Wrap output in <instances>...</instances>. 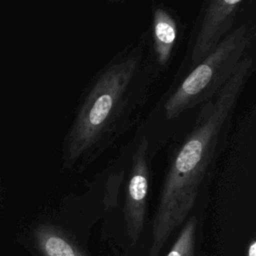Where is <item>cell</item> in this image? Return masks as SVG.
Wrapping results in <instances>:
<instances>
[{
  "mask_svg": "<svg viewBox=\"0 0 256 256\" xmlns=\"http://www.w3.org/2000/svg\"><path fill=\"white\" fill-rule=\"evenodd\" d=\"M252 67V58L241 60L226 85L203 106L196 125L173 157L159 196L150 256L157 255L173 229L194 206L221 132L234 111Z\"/></svg>",
  "mask_w": 256,
  "mask_h": 256,
  "instance_id": "obj_1",
  "label": "cell"
},
{
  "mask_svg": "<svg viewBox=\"0 0 256 256\" xmlns=\"http://www.w3.org/2000/svg\"><path fill=\"white\" fill-rule=\"evenodd\" d=\"M140 51L117 56L92 82L63 143L66 168L93 161L128 125L132 109L144 96Z\"/></svg>",
  "mask_w": 256,
  "mask_h": 256,
  "instance_id": "obj_2",
  "label": "cell"
},
{
  "mask_svg": "<svg viewBox=\"0 0 256 256\" xmlns=\"http://www.w3.org/2000/svg\"><path fill=\"white\" fill-rule=\"evenodd\" d=\"M250 44L245 26H239L184 78L169 96L164 111L171 120L184 111L213 99L232 77Z\"/></svg>",
  "mask_w": 256,
  "mask_h": 256,
  "instance_id": "obj_3",
  "label": "cell"
},
{
  "mask_svg": "<svg viewBox=\"0 0 256 256\" xmlns=\"http://www.w3.org/2000/svg\"><path fill=\"white\" fill-rule=\"evenodd\" d=\"M149 183L150 166L148 159V141L146 138H143L132 157L124 206L128 232L133 241L138 239L144 226Z\"/></svg>",
  "mask_w": 256,
  "mask_h": 256,
  "instance_id": "obj_4",
  "label": "cell"
},
{
  "mask_svg": "<svg viewBox=\"0 0 256 256\" xmlns=\"http://www.w3.org/2000/svg\"><path fill=\"white\" fill-rule=\"evenodd\" d=\"M242 3V0H212L208 3L191 54L193 64L197 65L221 42Z\"/></svg>",
  "mask_w": 256,
  "mask_h": 256,
  "instance_id": "obj_5",
  "label": "cell"
},
{
  "mask_svg": "<svg viewBox=\"0 0 256 256\" xmlns=\"http://www.w3.org/2000/svg\"><path fill=\"white\" fill-rule=\"evenodd\" d=\"M152 28L155 59L160 66H165L171 58L177 40V22L167 8L158 7L153 13Z\"/></svg>",
  "mask_w": 256,
  "mask_h": 256,
  "instance_id": "obj_6",
  "label": "cell"
},
{
  "mask_svg": "<svg viewBox=\"0 0 256 256\" xmlns=\"http://www.w3.org/2000/svg\"><path fill=\"white\" fill-rule=\"evenodd\" d=\"M35 240L44 256H87L68 235L51 225L39 226L35 230Z\"/></svg>",
  "mask_w": 256,
  "mask_h": 256,
  "instance_id": "obj_7",
  "label": "cell"
},
{
  "mask_svg": "<svg viewBox=\"0 0 256 256\" xmlns=\"http://www.w3.org/2000/svg\"><path fill=\"white\" fill-rule=\"evenodd\" d=\"M196 223V218L193 217L185 224L167 256H193Z\"/></svg>",
  "mask_w": 256,
  "mask_h": 256,
  "instance_id": "obj_8",
  "label": "cell"
},
{
  "mask_svg": "<svg viewBox=\"0 0 256 256\" xmlns=\"http://www.w3.org/2000/svg\"><path fill=\"white\" fill-rule=\"evenodd\" d=\"M247 256H256V242L255 240H252L249 244L248 250H247Z\"/></svg>",
  "mask_w": 256,
  "mask_h": 256,
  "instance_id": "obj_9",
  "label": "cell"
}]
</instances>
